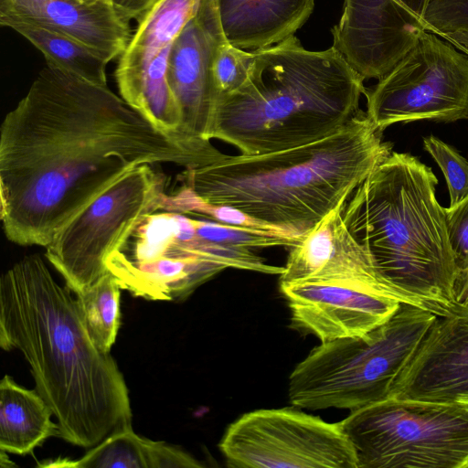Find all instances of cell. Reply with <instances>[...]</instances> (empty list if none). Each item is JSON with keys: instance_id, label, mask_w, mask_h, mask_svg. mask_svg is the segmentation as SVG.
<instances>
[{"instance_id": "obj_1", "label": "cell", "mask_w": 468, "mask_h": 468, "mask_svg": "<svg viewBox=\"0 0 468 468\" xmlns=\"http://www.w3.org/2000/svg\"><path fill=\"white\" fill-rule=\"evenodd\" d=\"M212 164L155 129L108 86L47 66L0 130V218L8 240L46 247L142 165Z\"/></svg>"}, {"instance_id": "obj_2", "label": "cell", "mask_w": 468, "mask_h": 468, "mask_svg": "<svg viewBox=\"0 0 468 468\" xmlns=\"http://www.w3.org/2000/svg\"><path fill=\"white\" fill-rule=\"evenodd\" d=\"M70 292L40 255L16 261L0 278V346L24 356L59 438L90 449L131 428L133 414L122 373L92 342Z\"/></svg>"}, {"instance_id": "obj_3", "label": "cell", "mask_w": 468, "mask_h": 468, "mask_svg": "<svg viewBox=\"0 0 468 468\" xmlns=\"http://www.w3.org/2000/svg\"><path fill=\"white\" fill-rule=\"evenodd\" d=\"M392 147L360 110L320 140L266 154L227 155L186 167L180 179L207 203L239 208L303 236L346 201Z\"/></svg>"}, {"instance_id": "obj_4", "label": "cell", "mask_w": 468, "mask_h": 468, "mask_svg": "<svg viewBox=\"0 0 468 468\" xmlns=\"http://www.w3.org/2000/svg\"><path fill=\"white\" fill-rule=\"evenodd\" d=\"M252 51L245 82L216 106L211 140L243 154L285 150L335 133L361 110L365 80L333 47L308 50L292 36Z\"/></svg>"}, {"instance_id": "obj_5", "label": "cell", "mask_w": 468, "mask_h": 468, "mask_svg": "<svg viewBox=\"0 0 468 468\" xmlns=\"http://www.w3.org/2000/svg\"><path fill=\"white\" fill-rule=\"evenodd\" d=\"M432 169L410 153H392L353 191L345 224L389 282L439 308L458 312L459 273L447 216Z\"/></svg>"}, {"instance_id": "obj_6", "label": "cell", "mask_w": 468, "mask_h": 468, "mask_svg": "<svg viewBox=\"0 0 468 468\" xmlns=\"http://www.w3.org/2000/svg\"><path fill=\"white\" fill-rule=\"evenodd\" d=\"M438 315L400 303L364 335L321 343L289 378V399L303 409L354 410L386 399Z\"/></svg>"}, {"instance_id": "obj_7", "label": "cell", "mask_w": 468, "mask_h": 468, "mask_svg": "<svg viewBox=\"0 0 468 468\" xmlns=\"http://www.w3.org/2000/svg\"><path fill=\"white\" fill-rule=\"evenodd\" d=\"M122 290L150 301H179L228 267L265 272L250 249L200 237L193 218L172 211L144 216L106 259Z\"/></svg>"}, {"instance_id": "obj_8", "label": "cell", "mask_w": 468, "mask_h": 468, "mask_svg": "<svg viewBox=\"0 0 468 468\" xmlns=\"http://www.w3.org/2000/svg\"><path fill=\"white\" fill-rule=\"evenodd\" d=\"M358 468H468V407L386 399L340 421Z\"/></svg>"}, {"instance_id": "obj_9", "label": "cell", "mask_w": 468, "mask_h": 468, "mask_svg": "<svg viewBox=\"0 0 468 468\" xmlns=\"http://www.w3.org/2000/svg\"><path fill=\"white\" fill-rule=\"evenodd\" d=\"M167 176L152 165L134 167L66 223L46 246V258L75 294L109 271L108 256L146 215L160 210Z\"/></svg>"}, {"instance_id": "obj_10", "label": "cell", "mask_w": 468, "mask_h": 468, "mask_svg": "<svg viewBox=\"0 0 468 468\" xmlns=\"http://www.w3.org/2000/svg\"><path fill=\"white\" fill-rule=\"evenodd\" d=\"M364 95L366 112L382 133L396 123L467 120L468 54L424 32Z\"/></svg>"}, {"instance_id": "obj_11", "label": "cell", "mask_w": 468, "mask_h": 468, "mask_svg": "<svg viewBox=\"0 0 468 468\" xmlns=\"http://www.w3.org/2000/svg\"><path fill=\"white\" fill-rule=\"evenodd\" d=\"M235 468H358L340 422L289 408L257 410L232 422L219 444Z\"/></svg>"}, {"instance_id": "obj_12", "label": "cell", "mask_w": 468, "mask_h": 468, "mask_svg": "<svg viewBox=\"0 0 468 468\" xmlns=\"http://www.w3.org/2000/svg\"><path fill=\"white\" fill-rule=\"evenodd\" d=\"M292 327L321 343L366 335L388 321L400 303L445 315L427 301L397 286L362 278H331L280 283Z\"/></svg>"}, {"instance_id": "obj_13", "label": "cell", "mask_w": 468, "mask_h": 468, "mask_svg": "<svg viewBox=\"0 0 468 468\" xmlns=\"http://www.w3.org/2000/svg\"><path fill=\"white\" fill-rule=\"evenodd\" d=\"M226 41L218 0H200L175 40L168 63V81L181 110L184 136L197 148L221 157L227 154L210 143L217 105L212 65Z\"/></svg>"}, {"instance_id": "obj_14", "label": "cell", "mask_w": 468, "mask_h": 468, "mask_svg": "<svg viewBox=\"0 0 468 468\" xmlns=\"http://www.w3.org/2000/svg\"><path fill=\"white\" fill-rule=\"evenodd\" d=\"M468 395V305L437 316L388 398L453 402Z\"/></svg>"}, {"instance_id": "obj_15", "label": "cell", "mask_w": 468, "mask_h": 468, "mask_svg": "<svg viewBox=\"0 0 468 468\" xmlns=\"http://www.w3.org/2000/svg\"><path fill=\"white\" fill-rule=\"evenodd\" d=\"M0 14L69 36L108 62L120 58L133 36L130 21L110 0H0Z\"/></svg>"}, {"instance_id": "obj_16", "label": "cell", "mask_w": 468, "mask_h": 468, "mask_svg": "<svg viewBox=\"0 0 468 468\" xmlns=\"http://www.w3.org/2000/svg\"><path fill=\"white\" fill-rule=\"evenodd\" d=\"M345 203L330 211L290 248L280 283L348 277L394 285L379 273L347 229L342 216Z\"/></svg>"}, {"instance_id": "obj_17", "label": "cell", "mask_w": 468, "mask_h": 468, "mask_svg": "<svg viewBox=\"0 0 468 468\" xmlns=\"http://www.w3.org/2000/svg\"><path fill=\"white\" fill-rule=\"evenodd\" d=\"M227 41L256 50L294 36L313 13L314 0H218Z\"/></svg>"}, {"instance_id": "obj_18", "label": "cell", "mask_w": 468, "mask_h": 468, "mask_svg": "<svg viewBox=\"0 0 468 468\" xmlns=\"http://www.w3.org/2000/svg\"><path fill=\"white\" fill-rule=\"evenodd\" d=\"M54 413L35 389L17 384L9 375L0 383V449L27 455L50 437H59Z\"/></svg>"}, {"instance_id": "obj_19", "label": "cell", "mask_w": 468, "mask_h": 468, "mask_svg": "<svg viewBox=\"0 0 468 468\" xmlns=\"http://www.w3.org/2000/svg\"><path fill=\"white\" fill-rule=\"evenodd\" d=\"M204 465L179 446L153 441L135 433L133 427L116 431L78 460L73 468H200Z\"/></svg>"}, {"instance_id": "obj_20", "label": "cell", "mask_w": 468, "mask_h": 468, "mask_svg": "<svg viewBox=\"0 0 468 468\" xmlns=\"http://www.w3.org/2000/svg\"><path fill=\"white\" fill-rule=\"evenodd\" d=\"M0 24L27 39L45 57L48 66L94 84L107 86L109 63L83 43L24 17L0 14Z\"/></svg>"}, {"instance_id": "obj_21", "label": "cell", "mask_w": 468, "mask_h": 468, "mask_svg": "<svg viewBox=\"0 0 468 468\" xmlns=\"http://www.w3.org/2000/svg\"><path fill=\"white\" fill-rule=\"evenodd\" d=\"M121 287L109 271L98 282L76 294L84 325L98 349L111 353L120 327Z\"/></svg>"}, {"instance_id": "obj_22", "label": "cell", "mask_w": 468, "mask_h": 468, "mask_svg": "<svg viewBox=\"0 0 468 468\" xmlns=\"http://www.w3.org/2000/svg\"><path fill=\"white\" fill-rule=\"evenodd\" d=\"M197 234L209 241L247 249L292 247L303 237L285 230H264L195 219Z\"/></svg>"}, {"instance_id": "obj_23", "label": "cell", "mask_w": 468, "mask_h": 468, "mask_svg": "<svg viewBox=\"0 0 468 468\" xmlns=\"http://www.w3.org/2000/svg\"><path fill=\"white\" fill-rule=\"evenodd\" d=\"M253 58L252 50L240 49L228 41L218 48L212 65L217 104L245 82Z\"/></svg>"}, {"instance_id": "obj_24", "label": "cell", "mask_w": 468, "mask_h": 468, "mask_svg": "<svg viewBox=\"0 0 468 468\" xmlns=\"http://www.w3.org/2000/svg\"><path fill=\"white\" fill-rule=\"evenodd\" d=\"M423 147L441 167L450 194L449 207H454L468 197V161L432 134L423 138Z\"/></svg>"}, {"instance_id": "obj_25", "label": "cell", "mask_w": 468, "mask_h": 468, "mask_svg": "<svg viewBox=\"0 0 468 468\" xmlns=\"http://www.w3.org/2000/svg\"><path fill=\"white\" fill-rule=\"evenodd\" d=\"M425 20L431 32L445 39L453 32H468V0H433Z\"/></svg>"}, {"instance_id": "obj_26", "label": "cell", "mask_w": 468, "mask_h": 468, "mask_svg": "<svg viewBox=\"0 0 468 468\" xmlns=\"http://www.w3.org/2000/svg\"><path fill=\"white\" fill-rule=\"evenodd\" d=\"M452 246L459 271L468 264V197L454 207L445 208Z\"/></svg>"}, {"instance_id": "obj_27", "label": "cell", "mask_w": 468, "mask_h": 468, "mask_svg": "<svg viewBox=\"0 0 468 468\" xmlns=\"http://www.w3.org/2000/svg\"><path fill=\"white\" fill-rule=\"evenodd\" d=\"M454 292L458 303L468 305V264L459 271Z\"/></svg>"}, {"instance_id": "obj_28", "label": "cell", "mask_w": 468, "mask_h": 468, "mask_svg": "<svg viewBox=\"0 0 468 468\" xmlns=\"http://www.w3.org/2000/svg\"><path fill=\"white\" fill-rule=\"evenodd\" d=\"M127 2L143 8L153 6L159 0H126Z\"/></svg>"}, {"instance_id": "obj_29", "label": "cell", "mask_w": 468, "mask_h": 468, "mask_svg": "<svg viewBox=\"0 0 468 468\" xmlns=\"http://www.w3.org/2000/svg\"><path fill=\"white\" fill-rule=\"evenodd\" d=\"M455 401L468 407V395L459 397Z\"/></svg>"}, {"instance_id": "obj_30", "label": "cell", "mask_w": 468, "mask_h": 468, "mask_svg": "<svg viewBox=\"0 0 468 468\" xmlns=\"http://www.w3.org/2000/svg\"><path fill=\"white\" fill-rule=\"evenodd\" d=\"M93 1V0H92Z\"/></svg>"}]
</instances>
